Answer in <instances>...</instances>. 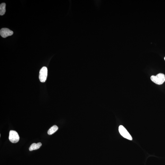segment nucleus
Returning <instances> with one entry per match:
<instances>
[{
    "instance_id": "1",
    "label": "nucleus",
    "mask_w": 165,
    "mask_h": 165,
    "mask_svg": "<svg viewBox=\"0 0 165 165\" xmlns=\"http://www.w3.org/2000/svg\"><path fill=\"white\" fill-rule=\"evenodd\" d=\"M151 79L156 84L161 85L163 84L165 81V75L163 73H160L156 76H152Z\"/></svg>"
},
{
    "instance_id": "2",
    "label": "nucleus",
    "mask_w": 165,
    "mask_h": 165,
    "mask_svg": "<svg viewBox=\"0 0 165 165\" xmlns=\"http://www.w3.org/2000/svg\"><path fill=\"white\" fill-rule=\"evenodd\" d=\"M48 70L46 67H43L39 71V78L41 82H44L47 80Z\"/></svg>"
},
{
    "instance_id": "3",
    "label": "nucleus",
    "mask_w": 165,
    "mask_h": 165,
    "mask_svg": "<svg viewBox=\"0 0 165 165\" xmlns=\"http://www.w3.org/2000/svg\"><path fill=\"white\" fill-rule=\"evenodd\" d=\"M119 131L121 135L122 136L127 140H133V138L130 134L129 133L128 131L122 125H120L119 127Z\"/></svg>"
},
{
    "instance_id": "4",
    "label": "nucleus",
    "mask_w": 165,
    "mask_h": 165,
    "mask_svg": "<svg viewBox=\"0 0 165 165\" xmlns=\"http://www.w3.org/2000/svg\"><path fill=\"white\" fill-rule=\"evenodd\" d=\"M9 139L12 143H16L19 140V137L16 131L11 130L9 132Z\"/></svg>"
},
{
    "instance_id": "5",
    "label": "nucleus",
    "mask_w": 165,
    "mask_h": 165,
    "mask_svg": "<svg viewBox=\"0 0 165 165\" xmlns=\"http://www.w3.org/2000/svg\"><path fill=\"white\" fill-rule=\"evenodd\" d=\"M13 33V31L8 28H2L0 31V34L1 36L4 38L12 35Z\"/></svg>"
},
{
    "instance_id": "6",
    "label": "nucleus",
    "mask_w": 165,
    "mask_h": 165,
    "mask_svg": "<svg viewBox=\"0 0 165 165\" xmlns=\"http://www.w3.org/2000/svg\"><path fill=\"white\" fill-rule=\"evenodd\" d=\"M41 146L42 143L41 142H39L37 143H33L29 148V151H32L33 150H37L39 149Z\"/></svg>"
},
{
    "instance_id": "7",
    "label": "nucleus",
    "mask_w": 165,
    "mask_h": 165,
    "mask_svg": "<svg viewBox=\"0 0 165 165\" xmlns=\"http://www.w3.org/2000/svg\"><path fill=\"white\" fill-rule=\"evenodd\" d=\"M58 127L56 125H54L52 126L47 132V133L49 135H51L53 134L58 130Z\"/></svg>"
},
{
    "instance_id": "8",
    "label": "nucleus",
    "mask_w": 165,
    "mask_h": 165,
    "mask_svg": "<svg viewBox=\"0 0 165 165\" xmlns=\"http://www.w3.org/2000/svg\"><path fill=\"white\" fill-rule=\"evenodd\" d=\"M6 4L5 3H3L0 5V15H3L5 14L6 11Z\"/></svg>"
},
{
    "instance_id": "9",
    "label": "nucleus",
    "mask_w": 165,
    "mask_h": 165,
    "mask_svg": "<svg viewBox=\"0 0 165 165\" xmlns=\"http://www.w3.org/2000/svg\"><path fill=\"white\" fill-rule=\"evenodd\" d=\"M164 59H165V57Z\"/></svg>"
}]
</instances>
